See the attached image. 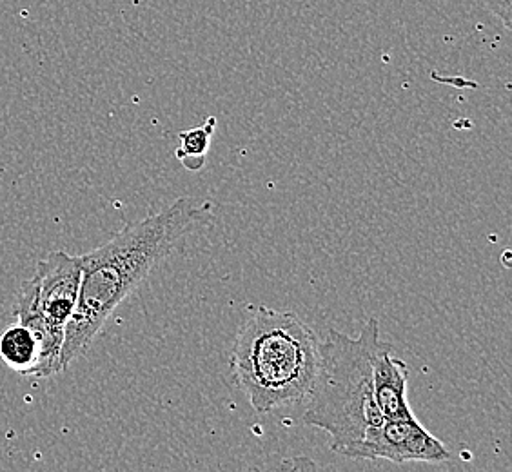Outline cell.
<instances>
[{
	"label": "cell",
	"instance_id": "obj_1",
	"mask_svg": "<svg viewBox=\"0 0 512 472\" xmlns=\"http://www.w3.org/2000/svg\"><path fill=\"white\" fill-rule=\"evenodd\" d=\"M209 213V204L178 198L124 227L106 244L79 255V300L64 331L60 373L88 351L115 309L173 253L178 242L206 222Z\"/></svg>",
	"mask_w": 512,
	"mask_h": 472
},
{
	"label": "cell",
	"instance_id": "obj_2",
	"mask_svg": "<svg viewBox=\"0 0 512 472\" xmlns=\"http://www.w3.org/2000/svg\"><path fill=\"white\" fill-rule=\"evenodd\" d=\"M320 364V338L295 313L256 307L238 331L231 371L256 413L306 400Z\"/></svg>",
	"mask_w": 512,
	"mask_h": 472
},
{
	"label": "cell",
	"instance_id": "obj_3",
	"mask_svg": "<svg viewBox=\"0 0 512 472\" xmlns=\"http://www.w3.org/2000/svg\"><path fill=\"white\" fill-rule=\"evenodd\" d=\"M304 422L331 436L333 453L355 460L365 438L385 422L375 400L367 329L358 338L329 329L320 340V364L307 396Z\"/></svg>",
	"mask_w": 512,
	"mask_h": 472
},
{
	"label": "cell",
	"instance_id": "obj_4",
	"mask_svg": "<svg viewBox=\"0 0 512 472\" xmlns=\"http://www.w3.org/2000/svg\"><path fill=\"white\" fill-rule=\"evenodd\" d=\"M80 275L79 255L53 251L40 260L35 275L20 287L15 315L39 344V360L31 374L35 378L60 373L64 331L77 307Z\"/></svg>",
	"mask_w": 512,
	"mask_h": 472
},
{
	"label": "cell",
	"instance_id": "obj_5",
	"mask_svg": "<svg viewBox=\"0 0 512 472\" xmlns=\"http://www.w3.org/2000/svg\"><path fill=\"white\" fill-rule=\"evenodd\" d=\"M389 460L393 463H440L451 460L444 443L413 418L385 420L369 434L358 449L355 460Z\"/></svg>",
	"mask_w": 512,
	"mask_h": 472
},
{
	"label": "cell",
	"instance_id": "obj_6",
	"mask_svg": "<svg viewBox=\"0 0 512 472\" xmlns=\"http://www.w3.org/2000/svg\"><path fill=\"white\" fill-rule=\"evenodd\" d=\"M369 358L373 367L375 400L385 420L413 418V409L407 400L409 365L402 358L394 356L393 344L380 338V324L371 318L367 324Z\"/></svg>",
	"mask_w": 512,
	"mask_h": 472
},
{
	"label": "cell",
	"instance_id": "obj_7",
	"mask_svg": "<svg viewBox=\"0 0 512 472\" xmlns=\"http://www.w3.org/2000/svg\"><path fill=\"white\" fill-rule=\"evenodd\" d=\"M0 360L15 373L31 376L39 360V344L26 325L11 324L0 335Z\"/></svg>",
	"mask_w": 512,
	"mask_h": 472
},
{
	"label": "cell",
	"instance_id": "obj_8",
	"mask_svg": "<svg viewBox=\"0 0 512 472\" xmlns=\"http://www.w3.org/2000/svg\"><path fill=\"white\" fill-rule=\"evenodd\" d=\"M215 118H209L202 126L198 128L182 131L178 135L180 146H178L177 155L180 164L188 171H200L206 164L207 151L211 148V137L215 133Z\"/></svg>",
	"mask_w": 512,
	"mask_h": 472
},
{
	"label": "cell",
	"instance_id": "obj_9",
	"mask_svg": "<svg viewBox=\"0 0 512 472\" xmlns=\"http://www.w3.org/2000/svg\"><path fill=\"white\" fill-rule=\"evenodd\" d=\"M487 8L493 11L498 19L502 20L507 28H511L512 22V0H483Z\"/></svg>",
	"mask_w": 512,
	"mask_h": 472
}]
</instances>
